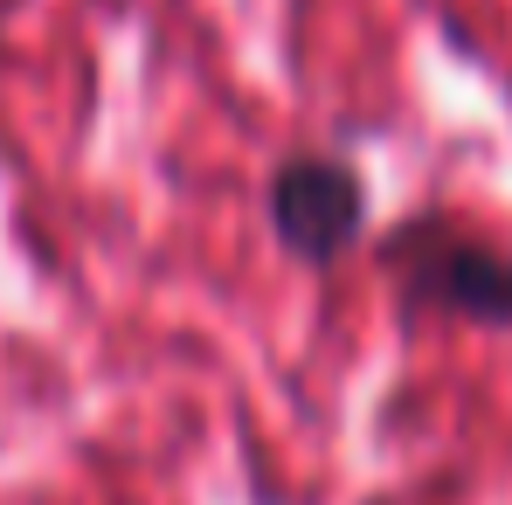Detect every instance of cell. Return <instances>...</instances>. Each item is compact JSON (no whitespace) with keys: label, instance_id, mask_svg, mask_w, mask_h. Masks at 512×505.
Listing matches in <instances>:
<instances>
[{"label":"cell","instance_id":"cell-2","mask_svg":"<svg viewBox=\"0 0 512 505\" xmlns=\"http://www.w3.org/2000/svg\"><path fill=\"white\" fill-rule=\"evenodd\" d=\"M263 208H270L277 243L298 256V263H333L367 229V187L333 153H291L284 167L270 173Z\"/></svg>","mask_w":512,"mask_h":505},{"label":"cell","instance_id":"cell-1","mask_svg":"<svg viewBox=\"0 0 512 505\" xmlns=\"http://www.w3.org/2000/svg\"><path fill=\"white\" fill-rule=\"evenodd\" d=\"M388 270L402 284V305H416V312L429 305V312H450L471 326H512V256L436 215H416L388 243Z\"/></svg>","mask_w":512,"mask_h":505}]
</instances>
